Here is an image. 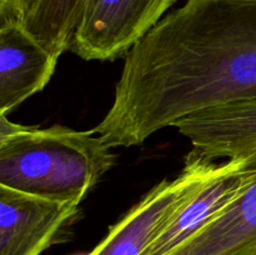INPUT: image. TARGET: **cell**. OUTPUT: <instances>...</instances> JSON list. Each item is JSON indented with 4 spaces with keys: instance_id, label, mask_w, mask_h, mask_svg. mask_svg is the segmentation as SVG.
Segmentation results:
<instances>
[{
    "instance_id": "obj_12",
    "label": "cell",
    "mask_w": 256,
    "mask_h": 255,
    "mask_svg": "<svg viewBox=\"0 0 256 255\" xmlns=\"http://www.w3.org/2000/svg\"><path fill=\"white\" fill-rule=\"evenodd\" d=\"M78 255H88V254H78Z\"/></svg>"
},
{
    "instance_id": "obj_10",
    "label": "cell",
    "mask_w": 256,
    "mask_h": 255,
    "mask_svg": "<svg viewBox=\"0 0 256 255\" xmlns=\"http://www.w3.org/2000/svg\"><path fill=\"white\" fill-rule=\"evenodd\" d=\"M85 0H35L22 26L55 56L72 48Z\"/></svg>"
},
{
    "instance_id": "obj_1",
    "label": "cell",
    "mask_w": 256,
    "mask_h": 255,
    "mask_svg": "<svg viewBox=\"0 0 256 255\" xmlns=\"http://www.w3.org/2000/svg\"><path fill=\"white\" fill-rule=\"evenodd\" d=\"M256 98V0H188L125 56L95 128L109 146L142 144L199 110Z\"/></svg>"
},
{
    "instance_id": "obj_8",
    "label": "cell",
    "mask_w": 256,
    "mask_h": 255,
    "mask_svg": "<svg viewBox=\"0 0 256 255\" xmlns=\"http://www.w3.org/2000/svg\"><path fill=\"white\" fill-rule=\"evenodd\" d=\"M58 59L20 22L0 25V114L6 115L42 92Z\"/></svg>"
},
{
    "instance_id": "obj_11",
    "label": "cell",
    "mask_w": 256,
    "mask_h": 255,
    "mask_svg": "<svg viewBox=\"0 0 256 255\" xmlns=\"http://www.w3.org/2000/svg\"><path fill=\"white\" fill-rule=\"evenodd\" d=\"M35 0H0V25L25 20Z\"/></svg>"
},
{
    "instance_id": "obj_5",
    "label": "cell",
    "mask_w": 256,
    "mask_h": 255,
    "mask_svg": "<svg viewBox=\"0 0 256 255\" xmlns=\"http://www.w3.org/2000/svg\"><path fill=\"white\" fill-rule=\"evenodd\" d=\"M79 216L80 205L0 185V255H42L68 239Z\"/></svg>"
},
{
    "instance_id": "obj_2",
    "label": "cell",
    "mask_w": 256,
    "mask_h": 255,
    "mask_svg": "<svg viewBox=\"0 0 256 255\" xmlns=\"http://www.w3.org/2000/svg\"><path fill=\"white\" fill-rule=\"evenodd\" d=\"M115 162L112 148L92 129L24 126L0 140V185L80 205Z\"/></svg>"
},
{
    "instance_id": "obj_7",
    "label": "cell",
    "mask_w": 256,
    "mask_h": 255,
    "mask_svg": "<svg viewBox=\"0 0 256 255\" xmlns=\"http://www.w3.org/2000/svg\"><path fill=\"white\" fill-rule=\"evenodd\" d=\"M210 160L242 156L256 146V98L199 110L172 125Z\"/></svg>"
},
{
    "instance_id": "obj_4",
    "label": "cell",
    "mask_w": 256,
    "mask_h": 255,
    "mask_svg": "<svg viewBox=\"0 0 256 255\" xmlns=\"http://www.w3.org/2000/svg\"><path fill=\"white\" fill-rule=\"evenodd\" d=\"M178 0H85L70 49L82 59L126 56Z\"/></svg>"
},
{
    "instance_id": "obj_9",
    "label": "cell",
    "mask_w": 256,
    "mask_h": 255,
    "mask_svg": "<svg viewBox=\"0 0 256 255\" xmlns=\"http://www.w3.org/2000/svg\"><path fill=\"white\" fill-rule=\"evenodd\" d=\"M248 154L256 164V146ZM170 255H256V176L226 212L194 232Z\"/></svg>"
},
{
    "instance_id": "obj_6",
    "label": "cell",
    "mask_w": 256,
    "mask_h": 255,
    "mask_svg": "<svg viewBox=\"0 0 256 255\" xmlns=\"http://www.w3.org/2000/svg\"><path fill=\"white\" fill-rule=\"evenodd\" d=\"M256 176L249 154L222 162L208 180L159 230L142 255H170L194 232L214 222L242 196Z\"/></svg>"
},
{
    "instance_id": "obj_3",
    "label": "cell",
    "mask_w": 256,
    "mask_h": 255,
    "mask_svg": "<svg viewBox=\"0 0 256 255\" xmlns=\"http://www.w3.org/2000/svg\"><path fill=\"white\" fill-rule=\"evenodd\" d=\"M222 162L192 150L182 172L164 179L148 192L109 229L104 239L88 255H142L162 225L219 172Z\"/></svg>"
}]
</instances>
